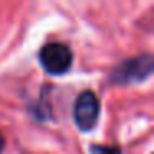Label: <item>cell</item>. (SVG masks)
<instances>
[{"label": "cell", "instance_id": "obj_1", "mask_svg": "<svg viewBox=\"0 0 154 154\" xmlns=\"http://www.w3.org/2000/svg\"><path fill=\"white\" fill-rule=\"evenodd\" d=\"M40 63L43 70L50 75H63L70 70L73 63V55L71 50L63 43H47L40 50Z\"/></svg>", "mask_w": 154, "mask_h": 154}, {"label": "cell", "instance_id": "obj_2", "mask_svg": "<svg viewBox=\"0 0 154 154\" xmlns=\"http://www.w3.org/2000/svg\"><path fill=\"white\" fill-rule=\"evenodd\" d=\"M100 116V101L93 91H83L78 94L73 104V119L81 131L94 128Z\"/></svg>", "mask_w": 154, "mask_h": 154}, {"label": "cell", "instance_id": "obj_3", "mask_svg": "<svg viewBox=\"0 0 154 154\" xmlns=\"http://www.w3.org/2000/svg\"><path fill=\"white\" fill-rule=\"evenodd\" d=\"M152 71V58L149 55H143L139 58L124 61L113 73V81L116 83H129V81H143Z\"/></svg>", "mask_w": 154, "mask_h": 154}, {"label": "cell", "instance_id": "obj_4", "mask_svg": "<svg viewBox=\"0 0 154 154\" xmlns=\"http://www.w3.org/2000/svg\"><path fill=\"white\" fill-rule=\"evenodd\" d=\"M91 154H119V149L111 146H93Z\"/></svg>", "mask_w": 154, "mask_h": 154}, {"label": "cell", "instance_id": "obj_5", "mask_svg": "<svg viewBox=\"0 0 154 154\" xmlns=\"http://www.w3.org/2000/svg\"><path fill=\"white\" fill-rule=\"evenodd\" d=\"M4 146H5V139H4V136L0 134V152L4 151Z\"/></svg>", "mask_w": 154, "mask_h": 154}]
</instances>
